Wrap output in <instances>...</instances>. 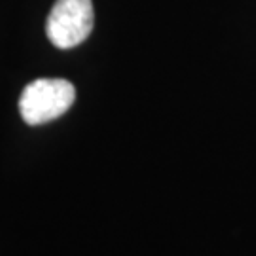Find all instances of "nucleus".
I'll return each mask as SVG.
<instances>
[{"label":"nucleus","instance_id":"f257e3e1","mask_svg":"<svg viewBox=\"0 0 256 256\" xmlns=\"http://www.w3.org/2000/svg\"><path fill=\"white\" fill-rule=\"evenodd\" d=\"M76 101V88L63 78H40L28 84L19 99L21 118L28 126H44L66 114Z\"/></svg>","mask_w":256,"mask_h":256},{"label":"nucleus","instance_id":"f03ea898","mask_svg":"<svg viewBox=\"0 0 256 256\" xmlns=\"http://www.w3.org/2000/svg\"><path fill=\"white\" fill-rule=\"evenodd\" d=\"M93 19L92 0H57L48 18V38L59 50L80 46L92 34Z\"/></svg>","mask_w":256,"mask_h":256}]
</instances>
